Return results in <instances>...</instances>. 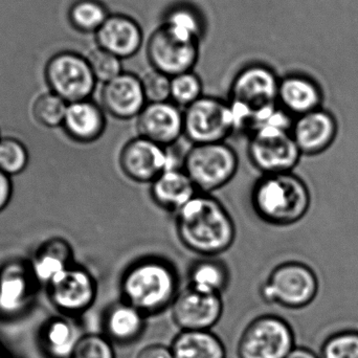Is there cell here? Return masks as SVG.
<instances>
[{
    "mask_svg": "<svg viewBox=\"0 0 358 358\" xmlns=\"http://www.w3.org/2000/svg\"><path fill=\"white\" fill-rule=\"evenodd\" d=\"M13 196V182L10 176L0 171V212L10 203Z\"/></svg>",
    "mask_w": 358,
    "mask_h": 358,
    "instance_id": "cell-38",
    "label": "cell"
},
{
    "mask_svg": "<svg viewBox=\"0 0 358 358\" xmlns=\"http://www.w3.org/2000/svg\"><path fill=\"white\" fill-rule=\"evenodd\" d=\"M255 214L267 224L289 227L302 220L310 208L308 185L292 172L262 176L250 194Z\"/></svg>",
    "mask_w": 358,
    "mask_h": 358,
    "instance_id": "cell-3",
    "label": "cell"
},
{
    "mask_svg": "<svg viewBox=\"0 0 358 358\" xmlns=\"http://www.w3.org/2000/svg\"><path fill=\"white\" fill-rule=\"evenodd\" d=\"M321 88L310 78L290 75L280 80L278 105L292 117H301L321 108Z\"/></svg>",
    "mask_w": 358,
    "mask_h": 358,
    "instance_id": "cell-23",
    "label": "cell"
},
{
    "mask_svg": "<svg viewBox=\"0 0 358 358\" xmlns=\"http://www.w3.org/2000/svg\"><path fill=\"white\" fill-rule=\"evenodd\" d=\"M290 134L302 155H317L334 144L338 123L331 113L319 108L296 117Z\"/></svg>",
    "mask_w": 358,
    "mask_h": 358,
    "instance_id": "cell-17",
    "label": "cell"
},
{
    "mask_svg": "<svg viewBox=\"0 0 358 358\" xmlns=\"http://www.w3.org/2000/svg\"><path fill=\"white\" fill-rule=\"evenodd\" d=\"M141 81L147 103L171 100V77L169 76L152 69L141 78Z\"/></svg>",
    "mask_w": 358,
    "mask_h": 358,
    "instance_id": "cell-36",
    "label": "cell"
},
{
    "mask_svg": "<svg viewBox=\"0 0 358 358\" xmlns=\"http://www.w3.org/2000/svg\"><path fill=\"white\" fill-rule=\"evenodd\" d=\"M0 358H6V352H4L3 346L0 343Z\"/></svg>",
    "mask_w": 358,
    "mask_h": 358,
    "instance_id": "cell-40",
    "label": "cell"
},
{
    "mask_svg": "<svg viewBox=\"0 0 358 358\" xmlns=\"http://www.w3.org/2000/svg\"><path fill=\"white\" fill-rule=\"evenodd\" d=\"M202 82L193 71L171 78V100L180 108H187L201 98Z\"/></svg>",
    "mask_w": 358,
    "mask_h": 358,
    "instance_id": "cell-32",
    "label": "cell"
},
{
    "mask_svg": "<svg viewBox=\"0 0 358 358\" xmlns=\"http://www.w3.org/2000/svg\"><path fill=\"white\" fill-rule=\"evenodd\" d=\"M286 358H321L310 349L305 347H294Z\"/></svg>",
    "mask_w": 358,
    "mask_h": 358,
    "instance_id": "cell-39",
    "label": "cell"
},
{
    "mask_svg": "<svg viewBox=\"0 0 358 358\" xmlns=\"http://www.w3.org/2000/svg\"><path fill=\"white\" fill-rule=\"evenodd\" d=\"M144 36L140 24L126 15H109L96 33L99 48L123 59L134 56L140 50Z\"/></svg>",
    "mask_w": 358,
    "mask_h": 358,
    "instance_id": "cell-19",
    "label": "cell"
},
{
    "mask_svg": "<svg viewBox=\"0 0 358 358\" xmlns=\"http://www.w3.org/2000/svg\"><path fill=\"white\" fill-rule=\"evenodd\" d=\"M147 317L136 307L120 300L107 307L102 317V334L113 345L130 346L138 342L147 325Z\"/></svg>",
    "mask_w": 358,
    "mask_h": 358,
    "instance_id": "cell-20",
    "label": "cell"
},
{
    "mask_svg": "<svg viewBox=\"0 0 358 358\" xmlns=\"http://www.w3.org/2000/svg\"><path fill=\"white\" fill-rule=\"evenodd\" d=\"M136 358H174L170 347L162 344H152L144 347Z\"/></svg>",
    "mask_w": 358,
    "mask_h": 358,
    "instance_id": "cell-37",
    "label": "cell"
},
{
    "mask_svg": "<svg viewBox=\"0 0 358 358\" xmlns=\"http://www.w3.org/2000/svg\"><path fill=\"white\" fill-rule=\"evenodd\" d=\"M86 59L96 81L102 82L103 84L124 73L122 59L99 46L90 50Z\"/></svg>",
    "mask_w": 358,
    "mask_h": 358,
    "instance_id": "cell-33",
    "label": "cell"
},
{
    "mask_svg": "<svg viewBox=\"0 0 358 358\" xmlns=\"http://www.w3.org/2000/svg\"><path fill=\"white\" fill-rule=\"evenodd\" d=\"M29 155L21 141L12 136L0 138V171L8 176H18L29 165Z\"/></svg>",
    "mask_w": 358,
    "mask_h": 358,
    "instance_id": "cell-31",
    "label": "cell"
},
{
    "mask_svg": "<svg viewBox=\"0 0 358 358\" xmlns=\"http://www.w3.org/2000/svg\"><path fill=\"white\" fill-rule=\"evenodd\" d=\"M321 358H358V331L344 330L331 334L324 342Z\"/></svg>",
    "mask_w": 358,
    "mask_h": 358,
    "instance_id": "cell-34",
    "label": "cell"
},
{
    "mask_svg": "<svg viewBox=\"0 0 358 358\" xmlns=\"http://www.w3.org/2000/svg\"><path fill=\"white\" fill-rule=\"evenodd\" d=\"M176 265L164 257H141L132 261L120 279L121 300L144 313L157 315L172 307L180 292Z\"/></svg>",
    "mask_w": 358,
    "mask_h": 358,
    "instance_id": "cell-2",
    "label": "cell"
},
{
    "mask_svg": "<svg viewBox=\"0 0 358 358\" xmlns=\"http://www.w3.org/2000/svg\"><path fill=\"white\" fill-rule=\"evenodd\" d=\"M223 307L222 296L187 286L172 305V319L180 330H210L220 321Z\"/></svg>",
    "mask_w": 358,
    "mask_h": 358,
    "instance_id": "cell-14",
    "label": "cell"
},
{
    "mask_svg": "<svg viewBox=\"0 0 358 358\" xmlns=\"http://www.w3.org/2000/svg\"><path fill=\"white\" fill-rule=\"evenodd\" d=\"M319 292V279L311 267L290 261L275 266L260 287V296L267 304L287 309H302L310 305Z\"/></svg>",
    "mask_w": 358,
    "mask_h": 358,
    "instance_id": "cell-5",
    "label": "cell"
},
{
    "mask_svg": "<svg viewBox=\"0 0 358 358\" xmlns=\"http://www.w3.org/2000/svg\"><path fill=\"white\" fill-rule=\"evenodd\" d=\"M44 77L50 92L67 104L90 99L98 83L86 57L73 52L54 55L46 63Z\"/></svg>",
    "mask_w": 358,
    "mask_h": 358,
    "instance_id": "cell-9",
    "label": "cell"
},
{
    "mask_svg": "<svg viewBox=\"0 0 358 358\" xmlns=\"http://www.w3.org/2000/svg\"><path fill=\"white\" fill-rule=\"evenodd\" d=\"M83 334L71 317H52L40 331V345L50 358H71Z\"/></svg>",
    "mask_w": 358,
    "mask_h": 358,
    "instance_id": "cell-25",
    "label": "cell"
},
{
    "mask_svg": "<svg viewBox=\"0 0 358 358\" xmlns=\"http://www.w3.org/2000/svg\"><path fill=\"white\" fill-rule=\"evenodd\" d=\"M67 106L69 104L60 96L48 92L36 99L31 113L35 121L43 127H62Z\"/></svg>",
    "mask_w": 358,
    "mask_h": 358,
    "instance_id": "cell-30",
    "label": "cell"
},
{
    "mask_svg": "<svg viewBox=\"0 0 358 358\" xmlns=\"http://www.w3.org/2000/svg\"><path fill=\"white\" fill-rule=\"evenodd\" d=\"M248 155L262 176H271L292 172L302 153L288 130L262 127L250 134Z\"/></svg>",
    "mask_w": 358,
    "mask_h": 358,
    "instance_id": "cell-8",
    "label": "cell"
},
{
    "mask_svg": "<svg viewBox=\"0 0 358 358\" xmlns=\"http://www.w3.org/2000/svg\"><path fill=\"white\" fill-rule=\"evenodd\" d=\"M37 283L31 267L8 263L0 269V315L14 317L29 307Z\"/></svg>",
    "mask_w": 358,
    "mask_h": 358,
    "instance_id": "cell-18",
    "label": "cell"
},
{
    "mask_svg": "<svg viewBox=\"0 0 358 358\" xmlns=\"http://www.w3.org/2000/svg\"><path fill=\"white\" fill-rule=\"evenodd\" d=\"M71 358H117L115 345L102 334H83Z\"/></svg>",
    "mask_w": 358,
    "mask_h": 358,
    "instance_id": "cell-35",
    "label": "cell"
},
{
    "mask_svg": "<svg viewBox=\"0 0 358 358\" xmlns=\"http://www.w3.org/2000/svg\"><path fill=\"white\" fill-rule=\"evenodd\" d=\"M106 126L104 109L98 103L87 99L69 103L62 127L71 140L90 144L104 134Z\"/></svg>",
    "mask_w": 358,
    "mask_h": 358,
    "instance_id": "cell-21",
    "label": "cell"
},
{
    "mask_svg": "<svg viewBox=\"0 0 358 358\" xmlns=\"http://www.w3.org/2000/svg\"><path fill=\"white\" fill-rule=\"evenodd\" d=\"M108 17V10L98 0H77L69 10V22L83 33L96 34Z\"/></svg>",
    "mask_w": 358,
    "mask_h": 358,
    "instance_id": "cell-29",
    "label": "cell"
},
{
    "mask_svg": "<svg viewBox=\"0 0 358 358\" xmlns=\"http://www.w3.org/2000/svg\"><path fill=\"white\" fill-rule=\"evenodd\" d=\"M198 193L182 167L168 168L150 183V196L159 208L176 214Z\"/></svg>",
    "mask_w": 358,
    "mask_h": 358,
    "instance_id": "cell-22",
    "label": "cell"
},
{
    "mask_svg": "<svg viewBox=\"0 0 358 358\" xmlns=\"http://www.w3.org/2000/svg\"><path fill=\"white\" fill-rule=\"evenodd\" d=\"M183 128L192 145L224 142L235 132L229 101L202 96L183 109Z\"/></svg>",
    "mask_w": 358,
    "mask_h": 358,
    "instance_id": "cell-7",
    "label": "cell"
},
{
    "mask_svg": "<svg viewBox=\"0 0 358 358\" xmlns=\"http://www.w3.org/2000/svg\"><path fill=\"white\" fill-rule=\"evenodd\" d=\"M239 163L235 149L220 142L192 145L181 167L199 193L210 194L233 180Z\"/></svg>",
    "mask_w": 358,
    "mask_h": 358,
    "instance_id": "cell-4",
    "label": "cell"
},
{
    "mask_svg": "<svg viewBox=\"0 0 358 358\" xmlns=\"http://www.w3.org/2000/svg\"><path fill=\"white\" fill-rule=\"evenodd\" d=\"M187 281V286L198 292L222 296L229 287L231 273L225 262L217 257H202L192 263Z\"/></svg>",
    "mask_w": 358,
    "mask_h": 358,
    "instance_id": "cell-27",
    "label": "cell"
},
{
    "mask_svg": "<svg viewBox=\"0 0 358 358\" xmlns=\"http://www.w3.org/2000/svg\"><path fill=\"white\" fill-rule=\"evenodd\" d=\"M176 229L179 242L201 258L220 256L236 239L229 210L214 196L199 192L176 213Z\"/></svg>",
    "mask_w": 358,
    "mask_h": 358,
    "instance_id": "cell-1",
    "label": "cell"
},
{
    "mask_svg": "<svg viewBox=\"0 0 358 358\" xmlns=\"http://www.w3.org/2000/svg\"><path fill=\"white\" fill-rule=\"evenodd\" d=\"M294 347L290 324L279 315H262L242 332L237 353L239 358H286Z\"/></svg>",
    "mask_w": 358,
    "mask_h": 358,
    "instance_id": "cell-6",
    "label": "cell"
},
{
    "mask_svg": "<svg viewBox=\"0 0 358 358\" xmlns=\"http://www.w3.org/2000/svg\"><path fill=\"white\" fill-rule=\"evenodd\" d=\"M100 105L106 115L121 121L136 119L147 105L141 78L123 73L103 84Z\"/></svg>",
    "mask_w": 358,
    "mask_h": 358,
    "instance_id": "cell-16",
    "label": "cell"
},
{
    "mask_svg": "<svg viewBox=\"0 0 358 358\" xmlns=\"http://www.w3.org/2000/svg\"><path fill=\"white\" fill-rule=\"evenodd\" d=\"M174 358H225L227 351L219 336L210 330H180L172 341Z\"/></svg>",
    "mask_w": 358,
    "mask_h": 358,
    "instance_id": "cell-26",
    "label": "cell"
},
{
    "mask_svg": "<svg viewBox=\"0 0 358 358\" xmlns=\"http://www.w3.org/2000/svg\"><path fill=\"white\" fill-rule=\"evenodd\" d=\"M73 248L69 242L54 238L44 242L34 257L31 271L38 283L46 286L73 263Z\"/></svg>",
    "mask_w": 358,
    "mask_h": 358,
    "instance_id": "cell-24",
    "label": "cell"
},
{
    "mask_svg": "<svg viewBox=\"0 0 358 358\" xmlns=\"http://www.w3.org/2000/svg\"><path fill=\"white\" fill-rule=\"evenodd\" d=\"M122 173L136 183H151L171 165L168 148L138 136L128 141L119 155Z\"/></svg>",
    "mask_w": 358,
    "mask_h": 358,
    "instance_id": "cell-12",
    "label": "cell"
},
{
    "mask_svg": "<svg viewBox=\"0 0 358 358\" xmlns=\"http://www.w3.org/2000/svg\"><path fill=\"white\" fill-rule=\"evenodd\" d=\"M162 27L173 37L187 43L198 44L203 34V23L199 14L189 6H176L166 14Z\"/></svg>",
    "mask_w": 358,
    "mask_h": 358,
    "instance_id": "cell-28",
    "label": "cell"
},
{
    "mask_svg": "<svg viewBox=\"0 0 358 358\" xmlns=\"http://www.w3.org/2000/svg\"><path fill=\"white\" fill-rule=\"evenodd\" d=\"M52 305L66 317H75L94 305L98 285L94 275L80 265L73 264L48 285Z\"/></svg>",
    "mask_w": 358,
    "mask_h": 358,
    "instance_id": "cell-10",
    "label": "cell"
},
{
    "mask_svg": "<svg viewBox=\"0 0 358 358\" xmlns=\"http://www.w3.org/2000/svg\"><path fill=\"white\" fill-rule=\"evenodd\" d=\"M198 54V44L180 41L164 27L155 29L147 43V57L152 69L171 78L193 71Z\"/></svg>",
    "mask_w": 358,
    "mask_h": 358,
    "instance_id": "cell-13",
    "label": "cell"
},
{
    "mask_svg": "<svg viewBox=\"0 0 358 358\" xmlns=\"http://www.w3.org/2000/svg\"><path fill=\"white\" fill-rule=\"evenodd\" d=\"M138 136L169 148L183 136V110L172 101L147 103L136 117Z\"/></svg>",
    "mask_w": 358,
    "mask_h": 358,
    "instance_id": "cell-15",
    "label": "cell"
},
{
    "mask_svg": "<svg viewBox=\"0 0 358 358\" xmlns=\"http://www.w3.org/2000/svg\"><path fill=\"white\" fill-rule=\"evenodd\" d=\"M280 80L273 69L262 64L244 67L229 88V102L238 103L254 113L278 104ZM254 128V127H252Z\"/></svg>",
    "mask_w": 358,
    "mask_h": 358,
    "instance_id": "cell-11",
    "label": "cell"
}]
</instances>
